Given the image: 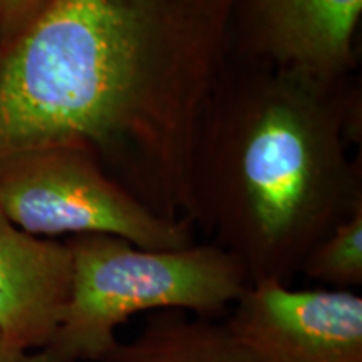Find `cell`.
Returning <instances> with one entry per match:
<instances>
[{
    "label": "cell",
    "instance_id": "obj_6",
    "mask_svg": "<svg viewBox=\"0 0 362 362\" xmlns=\"http://www.w3.org/2000/svg\"><path fill=\"white\" fill-rule=\"evenodd\" d=\"M72 277L67 240L27 233L0 211V337L16 354L52 342L69 309Z\"/></svg>",
    "mask_w": 362,
    "mask_h": 362
},
{
    "label": "cell",
    "instance_id": "obj_11",
    "mask_svg": "<svg viewBox=\"0 0 362 362\" xmlns=\"http://www.w3.org/2000/svg\"><path fill=\"white\" fill-rule=\"evenodd\" d=\"M22 354H16L0 337V362H17Z\"/></svg>",
    "mask_w": 362,
    "mask_h": 362
},
{
    "label": "cell",
    "instance_id": "obj_8",
    "mask_svg": "<svg viewBox=\"0 0 362 362\" xmlns=\"http://www.w3.org/2000/svg\"><path fill=\"white\" fill-rule=\"evenodd\" d=\"M99 362H252L225 322L185 310L153 312L133 341Z\"/></svg>",
    "mask_w": 362,
    "mask_h": 362
},
{
    "label": "cell",
    "instance_id": "obj_5",
    "mask_svg": "<svg viewBox=\"0 0 362 362\" xmlns=\"http://www.w3.org/2000/svg\"><path fill=\"white\" fill-rule=\"evenodd\" d=\"M226 327L252 362H362V297L264 280L248 284Z\"/></svg>",
    "mask_w": 362,
    "mask_h": 362
},
{
    "label": "cell",
    "instance_id": "obj_3",
    "mask_svg": "<svg viewBox=\"0 0 362 362\" xmlns=\"http://www.w3.org/2000/svg\"><path fill=\"white\" fill-rule=\"evenodd\" d=\"M74 277L69 309L52 342L51 362H99L116 332L141 312L185 310L215 317L248 287L243 265L216 243L151 250L110 235L67 238Z\"/></svg>",
    "mask_w": 362,
    "mask_h": 362
},
{
    "label": "cell",
    "instance_id": "obj_10",
    "mask_svg": "<svg viewBox=\"0 0 362 362\" xmlns=\"http://www.w3.org/2000/svg\"><path fill=\"white\" fill-rule=\"evenodd\" d=\"M52 0H0V45L22 33Z\"/></svg>",
    "mask_w": 362,
    "mask_h": 362
},
{
    "label": "cell",
    "instance_id": "obj_9",
    "mask_svg": "<svg viewBox=\"0 0 362 362\" xmlns=\"http://www.w3.org/2000/svg\"><path fill=\"white\" fill-rule=\"evenodd\" d=\"M300 274L337 291L362 284V206L334 226L305 257Z\"/></svg>",
    "mask_w": 362,
    "mask_h": 362
},
{
    "label": "cell",
    "instance_id": "obj_4",
    "mask_svg": "<svg viewBox=\"0 0 362 362\" xmlns=\"http://www.w3.org/2000/svg\"><path fill=\"white\" fill-rule=\"evenodd\" d=\"M0 211L35 237L110 235L151 250L193 245L194 225L155 214L89 153L71 146L0 158Z\"/></svg>",
    "mask_w": 362,
    "mask_h": 362
},
{
    "label": "cell",
    "instance_id": "obj_2",
    "mask_svg": "<svg viewBox=\"0 0 362 362\" xmlns=\"http://www.w3.org/2000/svg\"><path fill=\"white\" fill-rule=\"evenodd\" d=\"M330 83L267 64L221 78L202 128L198 220L247 272L288 284L334 226L362 206L349 158L356 101Z\"/></svg>",
    "mask_w": 362,
    "mask_h": 362
},
{
    "label": "cell",
    "instance_id": "obj_7",
    "mask_svg": "<svg viewBox=\"0 0 362 362\" xmlns=\"http://www.w3.org/2000/svg\"><path fill=\"white\" fill-rule=\"evenodd\" d=\"M361 13L362 0H245V33L265 64L337 83L356 64Z\"/></svg>",
    "mask_w": 362,
    "mask_h": 362
},
{
    "label": "cell",
    "instance_id": "obj_12",
    "mask_svg": "<svg viewBox=\"0 0 362 362\" xmlns=\"http://www.w3.org/2000/svg\"><path fill=\"white\" fill-rule=\"evenodd\" d=\"M17 362H51L42 352H30V354H22Z\"/></svg>",
    "mask_w": 362,
    "mask_h": 362
},
{
    "label": "cell",
    "instance_id": "obj_1",
    "mask_svg": "<svg viewBox=\"0 0 362 362\" xmlns=\"http://www.w3.org/2000/svg\"><path fill=\"white\" fill-rule=\"evenodd\" d=\"M235 2L52 0L0 45V158L83 149L155 214L197 225Z\"/></svg>",
    "mask_w": 362,
    "mask_h": 362
}]
</instances>
